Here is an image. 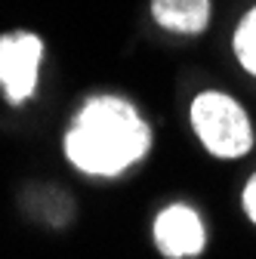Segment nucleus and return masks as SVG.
Segmentation results:
<instances>
[{
    "instance_id": "f257e3e1",
    "label": "nucleus",
    "mask_w": 256,
    "mask_h": 259,
    "mask_svg": "<svg viewBox=\"0 0 256 259\" xmlns=\"http://www.w3.org/2000/svg\"><path fill=\"white\" fill-rule=\"evenodd\" d=\"M148 148V123L120 96H90L65 133V154L87 176H117Z\"/></svg>"
},
{
    "instance_id": "f03ea898",
    "label": "nucleus",
    "mask_w": 256,
    "mask_h": 259,
    "mask_svg": "<svg viewBox=\"0 0 256 259\" xmlns=\"http://www.w3.org/2000/svg\"><path fill=\"white\" fill-rule=\"evenodd\" d=\"M191 130L201 145L222 160L244 157L253 148V123L238 99L222 90H204L191 102Z\"/></svg>"
},
{
    "instance_id": "7ed1b4c3",
    "label": "nucleus",
    "mask_w": 256,
    "mask_h": 259,
    "mask_svg": "<svg viewBox=\"0 0 256 259\" xmlns=\"http://www.w3.org/2000/svg\"><path fill=\"white\" fill-rule=\"evenodd\" d=\"M44 40L31 31H10L0 34V90L7 102L22 105L37 90L40 77Z\"/></svg>"
},
{
    "instance_id": "20e7f679",
    "label": "nucleus",
    "mask_w": 256,
    "mask_h": 259,
    "mask_svg": "<svg viewBox=\"0 0 256 259\" xmlns=\"http://www.w3.org/2000/svg\"><path fill=\"white\" fill-rule=\"evenodd\" d=\"M154 244L167 259H191L201 256L207 247V232L198 210H191L188 204H170L157 213L151 225Z\"/></svg>"
},
{
    "instance_id": "39448f33",
    "label": "nucleus",
    "mask_w": 256,
    "mask_h": 259,
    "mask_svg": "<svg viewBox=\"0 0 256 259\" xmlns=\"http://www.w3.org/2000/svg\"><path fill=\"white\" fill-rule=\"evenodd\" d=\"M151 16L173 34H204L210 25V0H151Z\"/></svg>"
},
{
    "instance_id": "423d86ee",
    "label": "nucleus",
    "mask_w": 256,
    "mask_h": 259,
    "mask_svg": "<svg viewBox=\"0 0 256 259\" xmlns=\"http://www.w3.org/2000/svg\"><path fill=\"white\" fill-rule=\"evenodd\" d=\"M235 56L244 65V71H250L256 77V7L247 10V16L241 19V25L235 31Z\"/></svg>"
},
{
    "instance_id": "0eeeda50",
    "label": "nucleus",
    "mask_w": 256,
    "mask_h": 259,
    "mask_svg": "<svg viewBox=\"0 0 256 259\" xmlns=\"http://www.w3.org/2000/svg\"><path fill=\"white\" fill-rule=\"evenodd\" d=\"M244 213H247V219L256 225V173L247 179V185H244Z\"/></svg>"
}]
</instances>
